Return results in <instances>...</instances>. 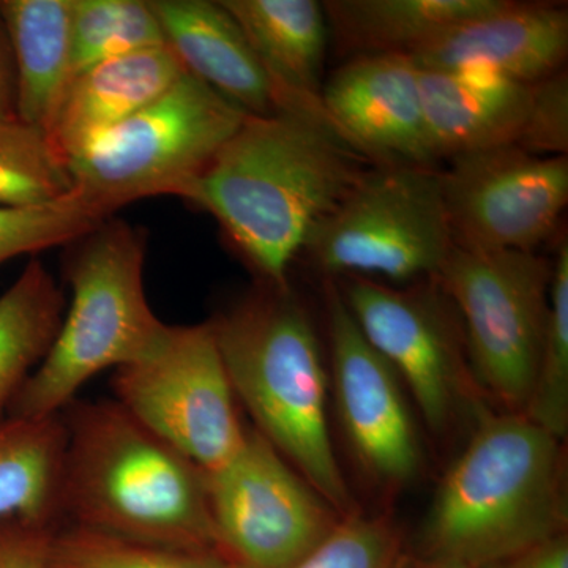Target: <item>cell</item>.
<instances>
[{
	"label": "cell",
	"mask_w": 568,
	"mask_h": 568,
	"mask_svg": "<svg viewBox=\"0 0 568 568\" xmlns=\"http://www.w3.org/2000/svg\"><path fill=\"white\" fill-rule=\"evenodd\" d=\"M503 0H327L328 36L339 51L358 55H414Z\"/></svg>",
	"instance_id": "ffe728a7"
},
{
	"label": "cell",
	"mask_w": 568,
	"mask_h": 568,
	"mask_svg": "<svg viewBox=\"0 0 568 568\" xmlns=\"http://www.w3.org/2000/svg\"><path fill=\"white\" fill-rule=\"evenodd\" d=\"M447 162L440 182L455 246L537 252L558 231L568 204L567 155L506 145Z\"/></svg>",
	"instance_id": "7c38bea8"
},
{
	"label": "cell",
	"mask_w": 568,
	"mask_h": 568,
	"mask_svg": "<svg viewBox=\"0 0 568 568\" xmlns=\"http://www.w3.org/2000/svg\"><path fill=\"white\" fill-rule=\"evenodd\" d=\"M426 133L435 160L487 149L517 148L534 84L420 69Z\"/></svg>",
	"instance_id": "d6986e66"
},
{
	"label": "cell",
	"mask_w": 568,
	"mask_h": 568,
	"mask_svg": "<svg viewBox=\"0 0 568 568\" xmlns=\"http://www.w3.org/2000/svg\"><path fill=\"white\" fill-rule=\"evenodd\" d=\"M517 148L536 155H567L568 78L566 70L534 84L528 122Z\"/></svg>",
	"instance_id": "f546056e"
},
{
	"label": "cell",
	"mask_w": 568,
	"mask_h": 568,
	"mask_svg": "<svg viewBox=\"0 0 568 568\" xmlns=\"http://www.w3.org/2000/svg\"><path fill=\"white\" fill-rule=\"evenodd\" d=\"M328 122L375 164L433 166L422 103L420 69L409 55L351 58L324 82Z\"/></svg>",
	"instance_id": "5bb4252c"
},
{
	"label": "cell",
	"mask_w": 568,
	"mask_h": 568,
	"mask_svg": "<svg viewBox=\"0 0 568 568\" xmlns=\"http://www.w3.org/2000/svg\"><path fill=\"white\" fill-rule=\"evenodd\" d=\"M115 402L205 474L241 452L248 426L239 416L211 321L170 325L162 345L114 369Z\"/></svg>",
	"instance_id": "9c48e42d"
},
{
	"label": "cell",
	"mask_w": 568,
	"mask_h": 568,
	"mask_svg": "<svg viewBox=\"0 0 568 568\" xmlns=\"http://www.w3.org/2000/svg\"><path fill=\"white\" fill-rule=\"evenodd\" d=\"M325 323L336 409L355 457L387 487L409 484L422 448L402 381L362 334L335 282L325 286Z\"/></svg>",
	"instance_id": "4fadbf2b"
},
{
	"label": "cell",
	"mask_w": 568,
	"mask_h": 568,
	"mask_svg": "<svg viewBox=\"0 0 568 568\" xmlns=\"http://www.w3.org/2000/svg\"><path fill=\"white\" fill-rule=\"evenodd\" d=\"M398 534L384 518L349 515L290 568H396Z\"/></svg>",
	"instance_id": "f1b7e54d"
},
{
	"label": "cell",
	"mask_w": 568,
	"mask_h": 568,
	"mask_svg": "<svg viewBox=\"0 0 568 568\" xmlns=\"http://www.w3.org/2000/svg\"><path fill=\"white\" fill-rule=\"evenodd\" d=\"M185 73L168 44L99 63L70 81L48 136L69 163L155 102Z\"/></svg>",
	"instance_id": "e0dca14e"
},
{
	"label": "cell",
	"mask_w": 568,
	"mask_h": 568,
	"mask_svg": "<svg viewBox=\"0 0 568 568\" xmlns=\"http://www.w3.org/2000/svg\"><path fill=\"white\" fill-rule=\"evenodd\" d=\"M552 260L537 252L454 246L437 274L462 324L470 375L504 413L523 414L536 386Z\"/></svg>",
	"instance_id": "ba28073f"
},
{
	"label": "cell",
	"mask_w": 568,
	"mask_h": 568,
	"mask_svg": "<svg viewBox=\"0 0 568 568\" xmlns=\"http://www.w3.org/2000/svg\"><path fill=\"white\" fill-rule=\"evenodd\" d=\"M78 242L65 268L69 313L7 417L61 416L92 377L148 357L170 327L156 317L145 295L141 231L108 219Z\"/></svg>",
	"instance_id": "5b68a950"
},
{
	"label": "cell",
	"mask_w": 568,
	"mask_h": 568,
	"mask_svg": "<svg viewBox=\"0 0 568 568\" xmlns=\"http://www.w3.org/2000/svg\"><path fill=\"white\" fill-rule=\"evenodd\" d=\"M246 118L186 71L155 102L69 160L73 192L106 219L145 197L185 200Z\"/></svg>",
	"instance_id": "8992f818"
},
{
	"label": "cell",
	"mask_w": 568,
	"mask_h": 568,
	"mask_svg": "<svg viewBox=\"0 0 568 568\" xmlns=\"http://www.w3.org/2000/svg\"><path fill=\"white\" fill-rule=\"evenodd\" d=\"M355 323L413 395L426 425L447 435L473 406L476 383L457 312L436 278L410 287L345 276L336 283Z\"/></svg>",
	"instance_id": "30bf717a"
},
{
	"label": "cell",
	"mask_w": 568,
	"mask_h": 568,
	"mask_svg": "<svg viewBox=\"0 0 568 568\" xmlns=\"http://www.w3.org/2000/svg\"><path fill=\"white\" fill-rule=\"evenodd\" d=\"M568 10L562 3L508 2L459 24L410 55L418 69L536 84L566 70Z\"/></svg>",
	"instance_id": "9a60e30c"
},
{
	"label": "cell",
	"mask_w": 568,
	"mask_h": 568,
	"mask_svg": "<svg viewBox=\"0 0 568 568\" xmlns=\"http://www.w3.org/2000/svg\"><path fill=\"white\" fill-rule=\"evenodd\" d=\"M104 220L106 216L74 192L54 203L31 207L0 205V264L21 254L74 244Z\"/></svg>",
	"instance_id": "83f0119b"
},
{
	"label": "cell",
	"mask_w": 568,
	"mask_h": 568,
	"mask_svg": "<svg viewBox=\"0 0 568 568\" xmlns=\"http://www.w3.org/2000/svg\"><path fill=\"white\" fill-rule=\"evenodd\" d=\"M406 568H473L466 564L457 562V560L440 559V558H424L414 560L410 566Z\"/></svg>",
	"instance_id": "836d02e7"
},
{
	"label": "cell",
	"mask_w": 568,
	"mask_h": 568,
	"mask_svg": "<svg viewBox=\"0 0 568 568\" xmlns=\"http://www.w3.org/2000/svg\"><path fill=\"white\" fill-rule=\"evenodd\" d=\"M63 305L61 287L39 260L0 295V420L54 345Z\"/></svg>",
	"instance_id": "603a6c76"
},
{
	"label": "cell",
	"mask_w": 568,
	"mask_h": 568,
	"mask_svg": "<svg viewBox=\"0 0 568 568\" xmlns=\"http://www.w3.org/2000/svg\"><path fill=\"white\" fill-rule=\"evenodd\" d=\"M274 82L283 111H302L328 122L323 100L328 26L316 0H222ZM332 125V123H331ZM334 126V125H332Z\"/></svg>",
	"instance_id": "ac0fdd59"
},
{
	"label": "cell",
	"mask_w": 568,
	"mask_h": 568,
	"mask_svg": "<svg viewBox=\"0 0 568 568\" xmlns=\"http://www.w3.org/2000/svg\"><path fill=\"white\" fill-rule=\"evenodd\" d=\"M523 416L549 435L566 439L568 428V244L552 260L551 290L544 351L536 386Z\"/></svg>",
	"instance_id": "4316f807"
},
{
	"label": "cell",
	"mask_w": 568,
	"mask_h": 568,
	"mask_svg": "<svg viewBox=\"0 0 568 568\" xmlns=\"http://www.w3.org/2000/svg\"><path fill=\"white\" fill-rule=\"evenodd\" d=\"M566 528L562 440L523 414H484L440 481L422 541L426 558L477 568Z\"/></svg>",
	"instance_id": "3957f363"
},
{
	"label": "cell",
	"mask_w": 568,
	"mask_h": 568,
	"mask_svg": "<svg viewBox=\"0 0 568 568\" xmlns=\"http://www.w3.org/2000/svg\"><path fill=\"white\" fill-rule=\"evenodd\" d=\"M164 44L149 2L71 0V80L99 63Z\"/></svg>",
	"instance_id": "cb8c5ba5"
},
{
	"label": "cell",
	"mask_w": 568,
	"mask_h": 568,
	"mask_svg": "<svg viewBox=\"0 0 568 568\" xmlns=\"http://www.w3.org/2000/svg\"><path fill=\"white\" fill-rule=\"evenodd\" d=\"M17 69V114L50 129L71 81V0H0Z\"/></svg>",
	"instance_id": "44dd1931"
},
{
	"label": "cell",
	"mask_w": 568,
	"mask_h": 568,
	"mask_svg": "<svg viewBox=\"0 0 568 568\" xmlns=\"http://www.w3.org/2000/svg\"><path fill=\"white\" fill-rule=\"evenodd\" d=\"M477 568H568L567 532Z\"/></svg>",
	"instance_id": "1f68e13d"
},
{
	"label": "cell",
	"mask_w": 568,
	"mask_h": 568,
	"mask_svg": "<svg viewBox=\"0 0 568 568\" xmlns=\"http://www.w3.org/2000/svg\"><path fill=\"white\" fill-rule=\"evenodd\" d=\"M63 525L193 549H216L207 474L115 399L71 403Z\"/></svg>",
	"instance_id": "7a4b0ae2"
},
{
	"label": "cell",
	"mask_w": 568,
	"mask_h": 568,
	"mask_svg": "<svg viewBox=\"0 0 568 568\" xmlns=\"http://www.w3.org/2000/svg\"><path fill=\"white\" fill-rule=\"evenodd\" d=\"M18 118L17 69L6 26L0 18V119Z\"/></svg>",
	"instance_id": "d6a6232c"
},
{
	"label": "cell",
	"mask_w": 568,
	"mask_h": 568,
	"mask_svg": "<svg viewBox=\"0 0 568 568\" xmlns=\"http://www.w3.org/2000/svg\"><path fill=\"white\" fill-rule=\"evenodd\" d=\"M149 6L162 26L168 47L190 74L248 115L283 111L274 82L222 3L149 0Z\"/></svg>",
	"instance_id": "2e32d148"
},
{
	"label": "cell",
	"mask_w": 568,
	"mask_h": 568,
	"mask_svg": "<svg viewBox=\"0 0 568 568\" xmlns=\"http://www.w3.org/2000/svg\"><path fill=\"white\" fill-rule=\"evenodd\" d=\"M331 123L302 111L248 115L185 200L211 213L265 286L291 265L364 173Z\"/></svg>",
	"instance_id": "6da1fadb"
},
{
	"label": "cell",
	"mask_w": 568,
	"mask_h": 568,
	"mask_svg": "<svg viewBox=\"0 0 568 568\" xmlns=\"http://www.w3.org/2000/svg\"><path fill=\"white\" fill-rule=\"evenodd\" d=\"M454 246L440 171L384 163L361 174L305 253L334 278L417 283L436 278Z\"/></svg>",
	"instance_id": "52a82bcc"
},
{
	"label": "cell",
	"mask_w": 568,
	"mask_h": 568,
	"mask_svg": "<svg viewBox=\"0 0 568 568\" xmlns=\"http://www.w3.org/2000/svg\"><path fill=\"white\" fill-rule=\"evenodd\" d=\"M71 193L69 163L48 133L20 118L0 119V205L31 207Z\"/></svg>",
	"instance_id": "484cf974"
},
{
	"label": "cell",
	"mask_w": 568,
	"mask_h": 568,
	"mask_svg": "<svg viewBox=\"0 0 568 568\" xmlns=\"http://www.w3.org/2000/svg\"><path fill=\"white\" fill-rule=\"evenodd\" d=\"M48 568H235L216 549L170 547L62 525L52 532Z\"/></svg>",
	"instance_id": "d4e9b609"
},
{
	"label": "cell",
	"mask_w": 568,
	"mask_h": 568,
	"mask_svg": "<svg viewBox=\"0 0 568 568\" xmlns=\"http://www.w3.org/2000/svg\"><path fill=\"white\" fill-rule=\"evenodd\" d=\"M65 439L61 416L0 420V521L63 525Z\"/></svg>",
	"instance_id": "7402d4cb"
},
{
	"label": "cell",
	"mask_w": 568,
	"mask_h": 568,
	"mask_svg": "<svg viewBox=\"0 0 568 568\" xmlns=\"http://www.w3.org/2000/svg\"><path fill=\"white\" fill-rule=\"evenodd\" d=\"M207 491L216 551L235 568H290L342 519L253 426Z\"/></svg>",
	"instance_id": "8fae6325"
},
{
	"label": "cell",
	"mask_w": 568,
	"mask_h": 568,
	"mask_svg": "<svg viewBox=\"0 0 568 568\" xmlns=\"http://www.w3.org/2000/svg\"><path fill=\"white\" fill-rule=\"evenodd\" d=\"M55 529L20 519L0 521V568H48Z\"/></svg>",
	"instance_id": "4dcf8cb0"
},
{
	"label": "cell",
	"mask_w": 568,
	"mask_h": 568,
	"mask_svg": "<svg viewBox=\"0 0 568 568\" xmlns=\"http://www.w3.org/2000/svg\"><path fill=\"white\" fill-rule=\"evenodd\" d=\"M211 323L253 429L339 517L353 515L328 429V376L305 306L290 287L264 286Z\"/></svg>",
	"instance_id": "277c9868"
}]
</instances>
